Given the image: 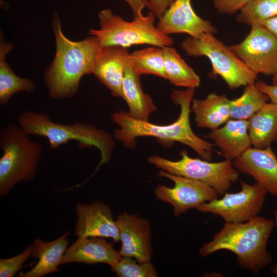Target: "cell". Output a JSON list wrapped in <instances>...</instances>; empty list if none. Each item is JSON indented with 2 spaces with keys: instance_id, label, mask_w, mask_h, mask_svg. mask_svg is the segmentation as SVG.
<instances>
[{
  "instance_id": "6da1fadb",
  "label": "cell",
  "mask_w": 277,
  "mask_h": 277,
  "mask_svg": "<svg viewBox=\"0 0 277 277\" xmlns=\"http://www.w3.org/2000/svg\"><path fill=\"white\" fill-rule=\"evenodd\" d=\"M195 91V88L172 91L171 100L175 105L180 106L181 111L176 121L169 125H156L137 120L124 110L114 112L112 120L119 126L114 131V138L130 148L135 147V139L140 136H152L162 141L177 142L191 148L202 159L211 161L215 145L196 135L190 124L191 104Z\"/></svg>"
},
{
  "instance_id": "7a4b0ae2",
  "label": "cell",
  "mask_w": 277,
  "mask_h": 277,
  "mask_svg": "<svg viewBox=\"0 0 277 277\" xmlns=\"http://www.w3.org/2000/svg\"><path fill=\"white\" fill-rule=\"evenodd\" d=\"M52 27L56 41V54L45 71L44 81L52 98L66 99L77 92L81 78L92 73L94 64L102 46L98 39L89 36L78 42L63 33L60 18L53 15Z\"/></svg>"
},
{
  "instance_id": "3957f363",
  "label": "cell",
  "mask_w": 277,
  "mask_h": 277,
  "mask_svg": "<svg viewBox=\"0 0 277 277\" xmlns=\"http://www.w3.org/2000/svg\"><path fill=\"white\" fill-rule=\"evenodd\" d=\"M274 226L273 220L258 215L245 222L225 223L199 254L207 256L220 250L230 251L240 267L256 274L273 261L267 248Z\"/></svg>"
},
{
  "instance_id": "277c9868",
  "label": "cell",
  "mask_w": 277,
  "mask_h": 277,
  "mask_svg": "<svg viewBox=\"0 0 277 277\" xmlns=\"http://www.w3.org/2000/svg\"><path fill=\"white\" fill-rule=\"evenodd\" d=\"M17 121L18 124L30 135L46 137L51 149L57 148L71 141H77L81 148H97L101 153V160L95 171L111 159L114 147L111 135L105 130L89 124L57 123L45 113L28 110L19 115Z\"/></svg>"
},
{
  "instance_id": "5b68a950",
  "label": "cell",
  "mask_w": 277,
  "mask_h": 277,
  "mask_svg": "<svg viewBox=\"0 0 277 277\" xmlns=\"http://www.w3.org/2000/svg\"><path fill=\"white\" fill-rule=\"evenodd\" d=\"M18 124H9L0 131V195H7L17 183L34 178L43 145L30 139Z\"/></svg>"
},
{
  "instance_id": "8992f818",
  "label": "cell",
  "mask_w": 277,
  "mask_h": 277,
  "mask_svg": "<svg viewBox=\"0 0 277 277\" xmlns=\"http://www.w3.org/2000/svg\"><path fill=\"white\" fill-rule=\"evenodd\" d=\"M100 28L91 29L89 33L95 36L102 47L120 46L125 48L135 45H150L160 47L171 46L173 38L154 25L156 16L150 11L128 22L114 14L109 9L98 14Z\"/></svg>"
},
{
  "instance_id": "52a82bcc",
  "label": "cell",
  "mask_w": 277,
  "mask_h": 277,
  "mask_svg": "<svg viewBox=\"0 0 277 277\" xmlns=\"http://www.w3.org/2000/svg\"><path fill=\"white\" fill-rule=\"evenodd\" d=\"M181 47L188 56L208 58L212 73L220 76L231 90L255 83L257 80V75L214 34H204L198 38L188 37Z\"/></svg>"
},
{
  "instance_id": "ba28073f",
  "label": "cell",
  "mask_w": 277,
  "mask_h": 277,
  "mask_svg": "<svg viewBox=\"0 0 277 277\" xmlns=\"http://www.w3.org/2000/svg\"><path fill=\"white\" fill-rule=\"evenodd\" d=\"M180 155L181 158L178 161L154 155L150 156L148 162L170 174L204 182L214 188L221 196L239 180V172L233 166L231 160L210 162L191 157L185 150L181 151Z\"/></svg>"
},
{
  "instance_id": "9c48e42d",
  "label": "cell",
  "mask_w": 277,
  "mask_h": 277,
  "mask_svg": "<svg viewBox=\"0 0 277 277\" xmlns=\"http://www.w3.org/2000/svg\"><path fill=\"white\" fill-rule=\"evenodd\" d=\"M241 190L225 193L223 197L202 204L197 209L222 217L225 223L248 221L261 211L268 193L258 183L251 185L240 181Z\"/></svg>"
},
{
  "instance_id": "30bf717a",
  "label": "cell",
  "mask_w": 277,
  "mask_h": 277,
  "mask_svg": "<svg viewBox=\"0 0 277 277\" xmlns=\"http://www.w3.org/2000/svg\"><path fill=\"white\" fill-rule=\"evenodd\" d=\"M230 48L257 75H273L277 71V39L263 25L251 26L244 39Z\"/></svg>"
},
{
  "instance_id": "8fae6325",
  "label": "cell",
  "mask_w": 277,
  "mask_h": 277,
  "mask_svg": "<svg viewBox=\"0 0 277 277\" xmlns=\"http://www.w3.org/2000/svg\"><path fill=\"white\" fill-rule=\"evenodd\" d=\"M158 174L174 183L172 188L158 185L154 189V194L160 201L172 206L176 216L197 208L204 203L218 199L219 195L217 191L204 182L172 174L163 170Z\"/></svg>"
},
{
  "instance_id": "7c38bea8",
  "label": "cell",
  "mask_w": 277,
  "mask_h": 277,
  "mask_svg": "<svg viewBox=\"0 0 277 277\" xmlns=\"http://www.w3.org/2000/svg\"><path fill=\"white\" fill-rule=\"evenodd\" d=\"M115 222L122 242L119 251L122 256L132 257L140 263L150 262L153 249L149 221L125 211L117 216Z\"/></svg>"
},
{
  "instance_id": "4fadbf2b",
  "label": "cell",
  "mask_w": 277,
  "mask_h": 277,
  "mask_svg": "<svg viewBox=\"0 0 277 277\" xmlns=\"http://www.w3.org/2000/svg\"><path fill=\"white\" fill-rule=\"evenodd\" d=\"M156 27L167 35L186 33L195 38L204 34L214 35L217 32L216 28L209 21L194 12L191 0H174L159 19Z\"/></svg>"
},
{
  "instance_id": "5bb4252c",
  "label": "cell",
  "mask_w": 277,
  "mask_h": 277,
  "mask_svg": "<svg viewBox=\"0 0 277 277\" xmlns=\"http://www.w3.org/2000/svg\"><path fill=\"white\" fill-rule=\"evenodd\" d=\"M75 211L77 220L75 234L77 239L101 237L111 238L114 243L120 241L119 230L108 205L97 201L78 203Z\"/></svg>"
},
{
  "instance_id": "9a60e30c",
  "label": "cell",
  "mask_w": 277,
  "mask_h": 277,
  "mask_svg": "<svg viewBox=\"0 0 277 277\" xmlns=\"http://www.w3.org/2000/svg\"><path fill=\"white\" fill-rule=\"evenodd\" d=\"M239 173L252 177L267 192L277 197V156L271 147H251L232 160Z\"/></svg>"
},
{
  "instance_id": "2e32d148",
  "label": "cell",
  "mask_w": 277,
  "mask_h": 277,
  "mask_svg": "<svg viewBox=\"0 0 277 277\" xmlns=\"http://www.w3.org/2000/svg\"><path fill=\"white\" fill-rule=\"evenodd\" d=\"M127 48L120 46L102 47L95 60L92 73L115 97H123L122 84L129 61Z\"/></svg>"
},
{
  "instance_id": "e0dca14e",
  "label": "cell",
  "mask_w": 277,
  "mask_h": 277,
  "mask_svg": "<svg viewBox=\"0 0 277 277\" xmlns=\"http://www.w3.org/2000/svg\"><path fill=\"white\" fill-rule=\"evenodd\" d=\"M122 258L120 251L114 248L113 243L107 242L104 238L89 237L77 239L68 247L63 256L62 264L105 263L113 268Z\"/></svg>"
},
{
  "instance_id": "ac0fdd59",
  "label": "cell",
  "mask_w": 277,
  "mask_h": 277,
  "mask_svg": "<svg viewBox=\"0 0 277 277\" xmlns=\"http://www.w3.org/2000/svg\"><path fill=\"white\" fill-rule=\"evenodd\" d=\"M220 150L219 154L226 159L233 160L251 147L248 133V121L230 118L223 126L206 135Z\"/></svg>"
},
{
  "instance_id": "d6986e66",
  "label": "cell",
  "mask_w": 277,
  "mask_h": 277,
  "mask_svg": "<svg viewBox=\"0 0 277 277\" xmlns=\"http://www.w3.org/2000/svg\"><path fill=\"white\" fill-rule=\"evenodd\" d=\"M69 232L52 241L46 242L39 239L34 240L31 256L38 259L36 265L26 272H20L19 277H43L60 271L63 256L69 244Z\"/></svg>"
},
{
  "instance_id": "ffe728a7",
  "label": "cell",
  "mask_w": 277,
  "mask_h": 277,
  "mask_svg": "<svg viewBox=\"0 0 277 277\" xmlns=\"http://www.w3.org/2000/svg\"><path fill=\"white\" fill-rule=\"evenodd\" d=\"M230 100L225 94L211 93L203 100L193 99L191 111L198 127L213 130L230 118Z\"/></svg>"
},
{
  "instance_id": "44dd1931",
  "label": "cell",
  "mask_w": 277,
  "mask_h": 277,
  "mask_svg": "<svg viewBox=\"0 0 277 277\" xmlns=\"http://www.w3.org/2000/svg\"><path fill=\"white\" fill-rule=\"evenodd\" d=\"M140 77L128 61L122 84V98L128 105V112L130 116L137 120L148 121L149 116L156 110V107L151 97L143 91Z\"/></svg>"
},
{
  "instance_id": "7402d4cb",
  "label": "cell",
  "mask_w": 277,
  "mask_h": 277,
  "mask_svg": "<svg viewBox=\"0 0 277 277\" xmlns=\"http://www.w3.org/2000/svg\"><path fill=\"white\" fill-rule=\"evenodd\" d=\"M248 121L253 147L264 149L277 143V105L267 102Z\"/></svg>"
},
{
  "instance_id": "603a6c76",
  "label": "cell",
  "mask_w": 277,
  "mask_h": 277,
  "mask_svg": "<svg viewBox=\"0 0 277 277\" xmlns=\"http://www.w3.org/2000/svg\"><path fill=\"white\" fill-rule=\"evenodd\" d=\"M166 80L173 85L196 88L200 85V76L171 46L163 47Z\"/></svg>"
},
{
  "instance_id": "cb8c5ba5",
  "label": "cell",
  "mask_w": 277,
  "mask_h": 277,
  "mask_svg": "<svg viewBox=\"0 0 277 277\" xmlns=\"http://www.w3.org/2000/svg\"><path fill=\"white\" fill-rule=\"evenodd\" d=\"M12 46L3 42L0 46V104L6 105L11 96L19 91L32 92L35 87L34 83L29 78L16 75L5 58Z\"/></svg>"
},
{
  "instance_id": "d4e9b609",
  "label": "cell",
  "mask_w": 277,
  "mask_h": 277,
  "mask_svg": "<svg viewBox=\"0 0 277 277\" xmlns=\"http://www.w3.org/2000/svg\"><path fill=\"white\" fill-rule=\"evenodd\" d=\"M129 63L139 76L152 74L166 80L163 48L153 46L132 52Z\"/></svg>"
},
{
  "instance_id": "484cf974",
  "label": "cell",
  "mask_w": 277,
  "mask_h": 277,
  "mask_svg": "<svg viewBox=\"0 0 277 277\" xmlns=\"http://www.w3.org/2000/svg\"><path fill=\"white\" fill-rule=\"evenodd\" d=\"M265 94L259 90L254 83L245 86L242 94L230 101V118L248 120L269 100Z\"/></svg>"
},
{
  "instance_id": "4316f807",
  "label": "cell",
  "mask_w": 277,
  "mask_h": 277,
  "mask_svg": "<svg viewBox=\"0 0 277 277\" xmlns=\"http://www.w3.org/2000/svg\"><path fill=\"white\" fill-rule=\"evenodd\" d=\"M277 16V0H250L236 17L241 24L252 26Z\"/></svg>"
},
{
  "instance_id": "83f0119b",
  "label": "cell",
  "mask_w": 277,
  "mask_h": 277,
  "mask_svg": "<svg viewBox=\"0 0 277 277\" xmlns=\"http://www.w3.org/2000/svg\"><path fill=\"white\" fill-rule=\"evenodd\" d=\"M112 270L119 277H156L155 267L149 262L136 263L133 258L122 256Z\"/></svg>"
},
{
  "instance_id": "f1b7e54d",
  "label": "cell",
  "mask_w": 277,
  "mask_h": 277,
  "mask_svg": "<svg viewBox=\"0 0 277 277\" xmlns=\"http://www.w3.org/2000/svg\"><path fill=\"white\" fill-rule=\"evenodd\" d=\"M32 245H29L20 254L9 259L0 260V276L12 277L22 267L23 264L31 256Z\"/></svg>"
},
{
  "instance_id": "f546056e",
  "label": "cell",
  "mask_w": 277,
  "mask_h": 277,
  "mask_svg": "<svg viewBox=\"0 0 277 277\" xmlns=\"http://www.w3.org/2000/svg\"><path fill=\"white\" fill-rule=\"evenodd\" d=\"M250 0H213L214 7L222 14L232 15L240 11Z\"/></svg>"
},
{
  "instance_id": "4dcf8cb0",
  "label": "cell",
  "mask_w": 277,
  "mask_h": 277,
  "mask_svg": "<svg viewBox=\"0 0 277 277\" xmlns=\"http://www.w3.org/2000/svg\"><path fill=\"white\" fill-rule=\"evenodd\" d=\"M174 0H148L146 7L159 19Z\"/></svg>"
},
{
  "instance_id": "1f68e13d",
  "label": "cell",
  "mask_w": 277,
  "mask_h": 277,
  "mask_svg": "<svg viewBox=\"0 0 277 277\" xmlns=\"http://www.w3.org/2000/svg\"><path fill=\"white\" fill-rule=\"evenodd\" d=\"M254 84L259 90L267 95L271 102L277 105V85H269L260 81Z\"/></svg>"
},
{
  "instance_id": "d6a6232c",
  "label": "cell",
  "mask_w": 277,
  "mask_h": 277,
  "mask_svg": "<svg viewBox=\"0 0 277 277\" xmlns=\"http://www.w3.org/2000/svg\"><path fill=\"white\" fill-rule=\"evenodd\" d=\"M130 7L133 17L143 14L142 11L146 7L148 0H125Z\"/></svg>"
},
{
  "instance_id": "836d02e7",
  "label": "cell",
  "mask_w": 277,
  "mask_h": 277,
  "mask_svg": "<svg viewBox=\"0 0 277 277\" xmlns=\"http://www.w3.org/2000/svg\"><path fill=\"white\" fill-rule=\"evenodd\" d=\"M261 25L265 27L277 39V16L263 21Z\"/></svg>"
},
{
  "instance_id": "e575fe53",
  "label": "cell",
  "mask_w": 277,
  "mask_h": 277,
  "mask_svg": "<svg viewBox=\"0 0 277 277\" xmlns=\"http://www.w3.org/2000/svg\"><path fill=\"white\" fill-rule=\"evenodd\" d=\"M274 222H275V225L277 227V211L276 210H274ZM271 272L275 276H277V263L273 265L271 268Z\"/></svg>"
},
{
  "instance_id": "d590c367",
  "label": "cell",
  "mask_w": 277,
  "mask_h": 277,
  "mask_svg": "<svg viewBox=\"0 0 277 277\" xmlns=\"http://www.w3.org/2000/svg\"><path fill=\"white\" fill-rule=\"evenodd\" d=\"M272 82L273 85H277V71L272 75Z\"/></svg>"
},
{
  "instance_id": "8d00e7d4",
  "label": "cell",
  "mask_w": 277,
  "mask_h": 277,
  "mask_svg": "<svg viewBox=\"0 0 277 277\" xmlns=\"http://www.w3.org/2000/svg\"><path fill=\"white\" fill-rule=\"evenodd\" d=\"M276 156H277V151H276Z\"/></svg>"
}]
</instances>
